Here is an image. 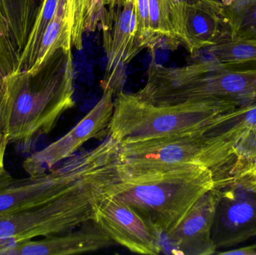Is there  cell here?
<instances>
[{"label":"cell","mask_w":256,"mask_h":255,"mask_svg":"<svg viewBox=\"0 0 256 255\" xmlns=\"http://www.w3.org/2000/svg\"><path fill=\"white\" fill-rule=\"evenodd\" d=\"M74 78L72 50L62 49L36 73L9 75L0 99V136L8 145L30 151L74 106Z\"/></svg>","instance_id":"obj_1"},{"label":"cell","mask_w":256,"mask_h":255,"mask_svg":"<svg viewBox=\"0 0 256 255\" xmlns=\"http://www.w3.org/2000/svg\"><path fill=\"white\" fill-rule=\"evenodd\" d=\"M147 76L136 94L155 105L222 100L240 106L256 102V63L226 64L212 57L182 67L152 62Z\"/></svg>","instance_id":"obj_2"},{"label":"cell","mask_w":256,"mask_h":255,"mask_svg":"<svg viewBox=\"0 0 256 255\" xmlns=\"http://www.w3.org/2000/svg\"><path fill=\"white\" fill-rule=\"evenodd\" d=\"M118 148L112 139L68 158L42 175L0 177V217L42 206L70 194L118 171Z\"/></svg>","instance_id":"obj_3"},{"label":"cell","mask_w":256,"mask_h":255,"mask_svg":"<svg viewBox=\"0 0 256 255\" xmlns=\"http://www.w3.org/2000/svg\"><path fill=\"white\" fill-rule=\"evenodd\" d=\"M238 105L222 100L155 105L120 91L108 133L120 144L176 135L204 134L220 115Z\"/></svg>","instance_id":"obj_4"},{"label":"cell","mask_w":256,"mask_h":255,"mask_svg":"<svg viewBox=\"0 0 256 255\" xmlns=\"http://www.w3.org/2000/svg\"><path fill=\"white\" fill-rule=\"evenodd\" d=\"M214 187L212 171L196 162L161 175L122 181L112 195L134 208L160 235H168Z\"/></svg>","instance_id":"obj_5"},{"label":"cell","mask_w":256,"mask_h":255,"mask_svg":"<svg viewBox=\"0 0 256 255\" xmlns=\"http://www.w3.org/2000/svg\"><path fill=\"white\" fill-rule=\"evenodd\" d=\"M102 193L88 186L42 206L0 217V253L37 238L74 231L94 221Z\"/></svg>","instance_id":"obj_6"},{"label":"cell","mask_w":256,"mask_h":255,"mask_svg":"<svg viewBox=\"0 0 256 255\" xmlns=\"http://www.w3.org/2000/svg\"><path fill=\"white\" fill-rule=\"evenodd\" d=\"M203 136L176 135L120 144L123 181L161 175L196 163L202 148Z\"/></svg>","instance_id":"obj_7"},{"label":"cell","mask_w":256,"mask_h":255,"mask_svg":"<svg viewBox=\"0 0 256 255\" xmlns=\"http://www.w3.org/2000/svg\"><path fill=\"white\" fill-rule=\"evenodd\" d=\"M106 67L102 87L121 91L126 66L142 49L137 40L136 0H104L100 23Z\"/></svg>","instance_id":"obj_8"},{"label":"cell","mask_w":256,"mask_h":255,"mask_svg":"<svg viewBox=\"0 0 256 255\" xmlns=\"http://www.w3.org/2000/svg\"><path fill=\"white\" fill-rule=\"evenodd\" d=\"M174 34L191 55L232 37L231 23L220 0H172Z\"/></svg>","instance_id":"obj_9"},{"label":"cell","mask_w":256,"mask_h":255,"mask_svg":"<svg viewBox=\"0 0 256 255\" xmlns=\"http://www.w3.org/2000/svg\"><path fill=\"white\" fill-rule=\"evenodd\" d=\"M256 133V102L240 105L220 116L203 137L197 162L212 171L214 178L230 172L236 150Z\"/></svg>","instance_id":"obj_10"},{"label":"cell","mask_w":256,"mask_h":255,"mask_svg":"<svg viewBox=\"0 0 256 255\" xmlns=\"http://www.w3.org/2000/svg\"><path fill=\"white\" fill-rule=\"evenodd\" d=\"M103 89V95L98 103L68 133L26 157L22 168L27 175L34 176L50 170L73 156L84 143L108 130L114 113L116 93L110 87H104Z\"/></svg>","instance_id":"obj_11"},{"label":"cell","mask_w":256,"mask_h":255,"mask_svg":"<svg viewBox=\"0 0 256 255\" xmlns=\"http://www.w3.org/2000/svg\"><path fill=\"white\" fill-rule=\"evenodd\" d=\"M216 189L212 240L216 250L237 247L256 238V188L230 184Z\"/></svg>","instance_id":"obj_12"},{"label":"cell","mask_w":256,"mask_h":255,"mask_svg":"<svg viewBox=\"0 0 256 255\" xmlns=\"http://www.w3.org/2000/svg\"><path fill=\"white\" fill-rule=\"evenodd\" d=\"M94 222L129 251L158 255L162 252L160 235L134 208L110 194L97 205Z\"/></svg>","instance_id":"obj_13"},{"label":"cell","mask_w":256,"mask_h":255,"mask_svg":"<svg viewBox=\"0 0 256 255\" xmlns=\"http://www.w3.org/2000/svg\"><path fill=\"white\" fill-rule=\"evenodd\" d=\"M114 240L94 221L78 231L20 243L4 249L0 255H68L92 253L114 245Z\"/></svg>","instance_id":"obj_14"},{"label":"cell","mask_w":256,"mask_h":255,"mask_svg":"<svg viewBox=\"0 0 256 255\" xmlns=\"http://www.w3.org/2000/svg\"><path fill=\"white\" fill-rule=\"evenodd\" d=\"M218 197L216 188L204 194L176 229L167 235L177 250L176 254H216V247L212 240V229Z\"/></svg>","instance_id":"obj_15"},{"label":"cell","mask_w":256,"mask_h":255,"mask_svg":"<svg viewBox=\"0 0 256 255\" xmlns=\"http://www.w3.org/2000/svg\"><path fill=\"white\" fill-rule=\"evenodd\" d=\"M42 0H0V15L18 56L24 50Z\"/></svg>","instance_id":"obj_16"},{"label":"cell","mask_w":256,"mask_h":255,"mask_svg":"<svg viewBox=\"0 0 256 255\" xmlns=\"http://www.w3.org/2000/svg\"><path fill=\"white\" fill-rule=\"evenodd\" d=\"M149 50L158 47L176 49L180 46L173 27L172 0H149Z\"/></svg>","instance_id":"obj_17"},{"label":"cell","mask_w":256,"mask_h":255,"mask_svg":"<svg viewBox=\"0 0 256 255\" xmlns=\"http://www.w3.org/2000/svg\"><path fill=\"white\" fill-rule=\"evenodd\" d=\"M60 0H42L26 44L20 55L16 70H30L36 62L44 33L54 17Z\"/></svg>","instance_id":"obj_18"},{"label":"cell","mask_w":256,"mask_h":255,"mask_svg":"<svg viewBox=\"0 0 256 255\" xmlns=\"http://www.w3.org/2000/svg\"><path fill=\"white\" fill-rule=\"evenodd\" d=\"M208 49L210 56L220 62L226 64L256 63V38L232 37Z\"/></svg>","instance_id":"obj_19"},{"label":"cell","mask_w":256,"mask_h":255,"mask_svg":"<svg viewBox=\"0 0 256 255\" xmlns=\"http://www.w3.org/2000/svg\"><path fill=\"white\" fill-rule=\"evenodd\" d=\"M226 7V6H225ZM232 37L256 38V0H250L232 7H226Z\"/></svg>","instance_id":"obj_20"},{"label":"cell","mask_w":256,"mask_h":255,"mask_svg":"<svg viewBox=\"0 0 256 255\" xmlns=\"http://www.w3.org/2000/svg\"><path fill=\"white\" fill-rule=\"evenodd\" d=\"M136 37L142 50L149 49L150 25H149V0H136Z\"/></svg>","instance_id":"obj_21"},{"label":"cell","mask_w":256,"mask_h":255,"mask_svg":"<svg viewBox=\"0 0 256 255\" xmlns=\"http://www.w3.org/2000/svg\"><path fill=\"white\" fill-rule=\"evenodd\" d=\"M19 56L12 45L0 37V88L2 89L4 79L16 71Z\"/></svg>","instance_id":"obj_22"},{"label":"cell","mask_w":256,"mask_h":255,"mask_svg":"<svg viewBox=\"0 0 256 255\" xmlns=\"http://www.w3.org/2000/svg\"><path fill=\"white\" fill-rule=\"evenodd\" d=\"M104 10V0H88L86 14L85 31H94L100 26Z\"/></svg>","instance_id":"obj_23"},{"label":"cell","mask_w":256,"mask_h":255,"mask_svg":"<svg viewBox=\"0 0 256 255\" xmlns=\"http://www.w3.org/2000/svg\"><path fill=\"white\" fill-rule=\"evenodd\" d=\"M230 184H243V185L256 188V170L249 171V172L240 174L228 180L225 183V185Z\"/></svg>","instance_id":"obj_24"},{"label":"cell","mask_w":256,"mask_h":255,"mask_svg":"<svg viewBox=\"0 0 256 255\" xmlns=\"http://www.w3.org/2000/svg\"><path fill=\"white\" fill-rule=\"evenodd\" d=\"M219 255H256V244L254 245L246 246L243 248L238 250H230V251L220 252L218 253Z\"/></svg>","instance_id":"obj_25"},{"label":"cell","mask_w":256,"mask_h":255,"mask_svg":"<svg viewBox=\"0 0 256 255\" xmlns=\"http://www.w3.org/2000/svg\"><path fill=\"white\" fill-rule=\"evenodd\" d=\"M8 145L6 139L0 136V177L2 176L4 171V157H6V151L7 146Z\"/></svg>","instance_id":"obj_26"},{"label":"cell","mask_w":256,"mask_h":255,"mask_svg":"<svg viewBox=\"0 0 256 255\" xmlns=\"http://www.w3.org/2000/svg\"><path fill=\"white\" fill-rule=\"evenodd\" d=\"M250 1V0H226L224 1V4H225L226 7H232L234 6L239 5V4H243V3L246 2V1Z\"/></svg>","instance_id":"obj_27"},{"label":"cell","mask_w":256,"mask_h":255,"mask_svg":"<svg viewBox=\"0 0 256 255\" xmlns=\"http://www.w3.org/2000/svg\"><path fill=\"white\" fill-rule=\"evenodd\" d=\"M255 169H256V157L242 172H240V173L238 174V175L244 173V172H248V171L255 170Z\"/></svg>","instance_id":"obj_28"},{"label":"cell","mask_w":256,"mask_h":255,"mask_svg":"<svg viewBox=\"0 0 256 255\" xmlns=\"http://www.w3.org/2000/svg\"><path fill=\"white\" fill-rule=\"evenodd\" d=\"M2 88H0V99H1L2 97Z\"/></svg>","instance_id":"obj_29"},{"label":"cell","mask_w":256,"mask_h":255,"mask_svg":"<svg viewBox=\"0 0 256 255\" xmlns=\"http://www.w3.org/2000/svg\"><path fill=\"white\" fill-rule=\"evenodd\" d=\"M188 1H194V0H188Z\"/></svg>","instance_id":"obj_30"},{"label":"cell","mask_w":256,"mask_h":255,"mask_svg":"<svg viewBox=\"0 0 256 255\" xmlns=\"http://www.w3.org/2000/svg\"><path fill=\"white\" fill-rule=\"evenodd\" d=\"M255 170H256V169H255ZM251 171H252V170H251ZM248 172H249V171H248Z\"/></svg>","instance_id":"obj_31"},{"label":"cell","mask_w":256,"mask_h":255,"mask_svg":"<svg viewBox=\"0 0 256 255\" xmlns=\"http://www.w3.org/2000/svg\"><path fill=\"white\" fill-rule=\"evenodd\" d=\"M0 37H1V36H0Z\"/></svg>","instance_id":"obj_32"}]
</instances>
